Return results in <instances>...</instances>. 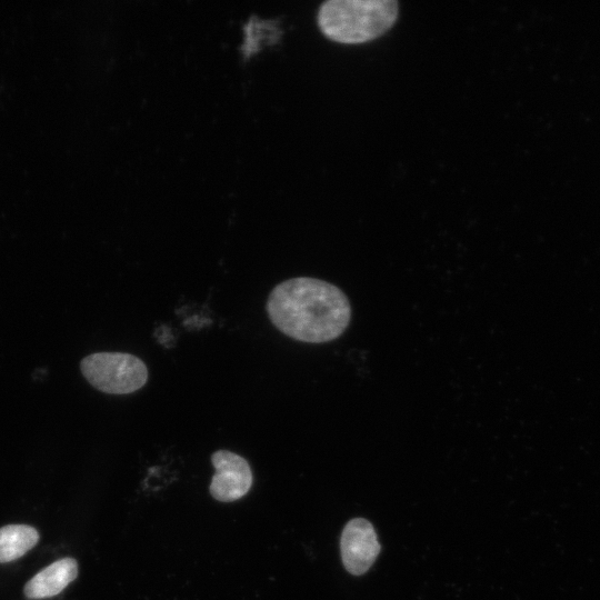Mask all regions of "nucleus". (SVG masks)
I'll use <instances>...</instances> for the list:
<instances>
[{
    "label": "nucleus",
    "mask_w": 600,
    "mask_h": 600,
    "mask_svg": "<svg viewBox=\"0 0 600 600\" xmlns=\"http://www.w3.org/2000/svg\"><path fill=\"white\" fill-rule=\"evenodd\" d=\"M267 312L282 333L308 343L337 339L351 319L346 294L334 284L310 277L277 284L268 297Z\"/></svg>",
    "instance_id": "nucleus-1"
},
{
    "label": "nucleus",
    "mask_w": 600,
    "mask_h": 600,
    "mask_svg": "<svg viewBox=\"0 0 600 600\" xmlns=\"http://www.w3.org/2000/svg\"><path fill=\"white\" fill-rule=\"evenodd\" d=\"M397 17L396 0H328L320 6L318 23L333 41L362 43L386 32Z\"/></svg>",
    "instance_id": "nucleus-2"
},
{
    "label": "nucleus",
    "mask_w": 600,
    "mask_h": 600,
    "mask_svg": "<svg viewBox=\"0 0 600 600\" xmlns=\"http://www.w3.org/2000/svg\"><path fill=\"white\" fill-rule=\"evenodd\" d=\"M80 369L96 389L110 394H127L142 388L148 368L138 357L123 352H97L84 357Z\"/></svg>",
    "instance_id": "nucleus-3"
},
{
    "label": "nucleus",
    "mask_w": 600,
    "mask_h": 600,
    "mask_svg": "<svg viewBox=\"0 0 600 600\" xmlns=\"http://www.w3.org/2000/svg\"><path fill=\"white\" fill-rule=\"evenodd\" d=\"M381 547L372 524L363 518L347 522L340 538L341 559L347 571L354 576L366 573L373 564Z\"/></svg>",
    "instance_id": "nucleus-4"
},
{
    "label": "nucleus",
    "mask_w": 600,
    "mask_h": 600,
    "mask_svg": "<svg viewBox=\"0 0 600 600\" xmlns=\"http://www.w3.org/2000/svg\"><path fill=\"white\" fill-rule=\"evenodd\" d=\"M211 461L216 473L209 489L216 500L236 501L249 491L252 472L244 458L228 450H218L212 453Z\"/></svg>",
    "instance_id": "nucleus-5"
},
{
    "label": "nucleus",
    "mask_w": 600,
    "mask_h": 600,
    "mask_svg": "<svg viewBox=\"0 0 600 600\" xmlns=\"http://www.w3.org/2000/svg\"><path fill=\"white\" fill-rule=\"evenodd\" d=\"M78 576V563L73 558L59 559L40 570L24 586L29 599H46L59 594Z\"/></svg>",
    "instance_id": "nucleus-6"
},
{
    "label": "nucleus",
    "mask_w": 600,
    "mask_h": 600,
    "mask_svg": "<svg viewBox=\"0 0 600 600\" xmlns=\"http://www.w3.org/2000/svg\"><path fill=\"white\" fill-rule=\"evenodd\" d=\"M39 541V532L28 524H7L0 528V563L24 556Z\"/></svg>",
    "instance_id": "nucleus-7"
}]
</instances>
